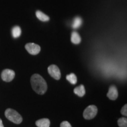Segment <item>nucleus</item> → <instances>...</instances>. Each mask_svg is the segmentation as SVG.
Returning <instances> with one entry per match:
<instances>
[{"label":"nucleus","mask_w":127,"mask_h":127,"mask_svg":"<svg viewBox=\"0 0 127 127\" xmlns=\"http://www.w3.org/2000/svg\"><path fill=\"white\" fill-rule=\"evenodd\" d=\"M31 84L34 91L39 95H43L47 90V84L39 74H34L31 78Z\"/></svg>","instance_id":"1"},{"label":"nucleus","mask_w":127,"mask_h":127,"mask_svg":"<svg viewBox=\"0 0 127 127\" xmlns=\"http://www.w3.org/2000/svg\"><path fill=\"white\" fill-rule=\"evenodd\" d=\"M5 115L8 120L17 124H21L23 121V118L21 115L14 109L11 108L6 109L5 112Z\"/></svg>","instance_id":"2"},{"label":"nucleus","mask_w":127,"mask_h":127,"mask_svg":"<svg viewBox=\"0 0 127 127\" xmlns=\"http://www.w3.org/2000/svg\"><path fill=\"white\" fill-rule=\"evenodd\" d=\"M98 112L97 107L94 105L87 107L83 112V117L85 120H91L96 115Z\"/></svg>","instance_id":"3"},{"label":"nucleus","mask_w":127,"mask_h":127,"mask_svg":"<svg viewBox=\"0 0 127 127\" xmlns=\"http://www.w3.org/2000/svg\"><path fill=\"white\" fill-rule=\"evenodd\" d=\"M48 72L49 74L55 79L59 80L61 78V72L59 68L55 65H51L48 68Z\"/></svg>","instance_id":"4"},{"label":"nucleus","mask_w":127,"mask_h":127,"mask_svg":"<svg viewBox=\"0 0 127 127\" xmlns=\"http://www.w3.org/2000/svg\"><path fill=\"white\" fill-rule=\"evenodd\" d=\"M14 77H15V72L11 69H4L1 73V78L2 80L5 82L11 81Z\"/></svg>","instance_id":"5"},{"label":"nucleus","mask_w":127,"mask_h":127,"mask_svg":"<svg viewBox=\"0 0 127 127\" xmlns=\"http://www.w3.org/2000/svg\"><path fill=\"white\" fill-rule=\"evenodd\" d=\"M25 47L27 51L31 55H37L41 51V47L34 43L27 44Z\"/></svg>","instance_id":"6"},{"label":"nucleus","mask_w":127,"mask_h":127,"mask_svg":"<svg viewBox=\"0 0 127 127\" xmlns=\"http://www.w3.org/2000/svg\"><path fill=\"white\" fill-rule=\"evenodd\" d=\"M107 96L111 100H115L118 96V92L115 85H111L109 88Z\"/></svg>","instance_id":"7"},{"label":"nucleus","mask_w":127,"mask_h":127,"mask_svg":"<svg viewBox=\"0 0 127 127\" xmlns=\"http://www.w3.org/2000/svg\"><path fill=\"white\" fill-rule=\"evenodd\" d=\"M35 124L38 127H50V121L48 118H42L36 121Z\"/></svg>","instance_id":"8"},{"label":"nucleus","mask_w":127,"mask_h":127,"mask_svg":"<svg viewBox=\"0 0 127 127\" xmlns=\"http://www.w3.org/2000/svg\"><path fill=\"white\" fill-rule=\"evenodd\" d=\"M74 93L78 96L82 97L85 94V89L83 85H80L79 86L76 87L74 90Z\"/></svg>","instance_id":"9"},{"label":"nucleus","mask_w":127,"mask_h":127,"mask_svg":"<svg viewBox=\"0 0 127 127\" xmlns=\"http://www.w3.org/2000/svg\"><path fill=\"white\" fill-rule=\"evenodd\" d=\"M81 41V36L77 32H73L71 35V42L74 44H79Z\"/></svg>","instance_id":"10"},{"label":"nucleus","mask_w":127,"mask_h":127,"mask_svg":"<svg viewBox=\"0 0 127 127\" xmlns=\"http://www.w3.org/2000/svg\"><path fill=\"white\" fill-rule=\"evenodd\" d=\"M36 15L37 17V18L39 19V20L41 21H48L50 20V18L49 17H48L47 15L42 13V12L40 11H37L36 12Z\"/></svg>","instance_id":"11"},{"label":"nucleus","mask_w":127,"mask_h":127,"mask_svg":"<svg viewBox=\"0 0 127 127\" xmlns=\"http://www.w3.org/2000/svg\"><path fill=\"white\" fill-rule=\"evenodd\" d=\"M21 34V30L20 27L15 26L12 29V36L15 38H18Z\"/></svg>","instance_id":"12"},{"label":"nucleus","mask_w":127,"mask_h":127,"mask_svg":"<svg viewBox=\"0 0 127 127\" xmlns=\"http://www.w3.org/2000/svg\"><path fill=\"white\" fill-rule=\"evenodd\" d=\"M66 79L70 82L71 84H73V85H74V84H76L77 82V76L75 75V74H74V73H71V74H69V75H66Z\"/></svg>","instance_id":"13"},{"label":"nucleus","mask_w":127,"mask_h":127,"mask_svg":"<svg viewBox=\"0 0 127 127\" xmlns=\"http://www.w3.org/2000/svg\"><path fill=\"white\" fill-rule=\"evenodd\" d=\"M82 20L80 17H76V18L74 20L72 23V28L74 29H77L81 25H82Z\"/></svg>","instance_id":"14"},{"label":"nucleus","mask_w":127,"mask_h":127,"mask_svg":"<svg viewBox=\"0 0 127 127\" xmlns=\"http://www.w3.org/2000/svg\"><path fill=\"white\" fill-rule=\"evenodd\" d=\"M118 125L120 127H127V119L126 118H121L118 120Z\"/></svg>","instance_id":"15"},{"label":"nucleus","mask_w":127,"mask_h":127,"mask_svg":"<svg viewBox=\"0 0 127 127\" xmlns=\"http://www.w3.org/2000/svg\"><path fill=\"white\" fill-rule=\"evenodd\" d=\"M121 112L123 114V115L127 116V104H125L124 107L122 108L121 110Z\"/></svg>","instance_id":"16"},{"label":"nucleus","mask_w":127,"mask_h":127,"mask_svg":"<svg viewBox=\"0 0 127 127\" xmlns=\"http://www.w3.org/2000/svg\"><path fill=\"white\" fill-rule=\"evenodd\" d=\"M60 127H72V126L68 121H63L60 125Z\"/></svg>","instance_id":"17"},{"label":"nucleus","mask_w":127,"mask_h":127,"mask_svg":"<svg viewBox=\"0 0 127 127\" xmlns=\"http://www.w3.org/2000/svg\"><path fill=\"white\" fill-rule=\"evenodd\" d=\"M0 127H4V125H3V124H2V120H1V118H0Z\"/></svg>","instance_id":"18"}]
</instances>
